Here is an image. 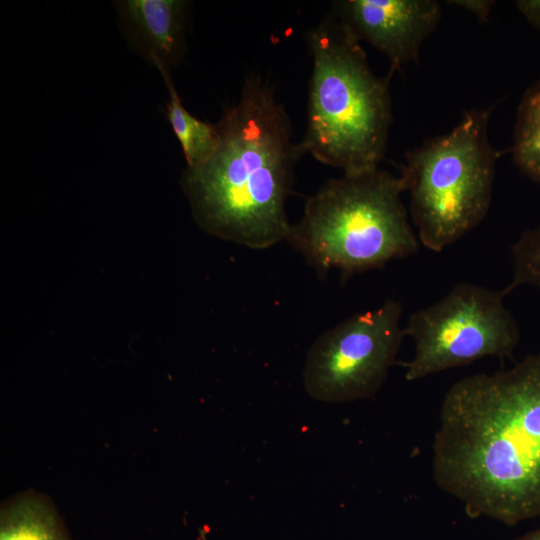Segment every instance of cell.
I'll return each mask as SVG.
<instances>
[{
	"label": "cell",
	"mask_w": 540,
	"mask_h": 540,
	"mask_svg": "<svg viewBox=\"0 0 540 540\" xmlns=\"http://www.w3.org/2000/svg\"><path fill=\"white\" fill-rule=\"evenodd\" d=\"M432 473L470 515L508 526L540 518V354L448 389Z\"/></svg>",
	"instance_id": "cell-1"
},
{
	"label": "cell",
	"mask_w": 540,
	"mask_h": 540,
	"mask_svg": "<svg viewBox=\"0 0 540 540\" xmlns=\"http://www.w3.org/2000/svg\"><path fill=\"white\" fill-rule=\"evenodd\" d=\"M216 127L215 151L183 176L195 219L207 232L251 249L287 240L286 201L303 154L274 88L259 75L246 77L238 102Z\"/></svg>",
	"instance_id": "cell-2"
},
{
	"label": "cell",
	"mask_w": 540,
	"mask_h": 540,
	"mask_svg": "<svg viewBox=\"0 0 540 540\" xmlns=\"http://www.w3.org/2000/svg\"><path fill=\"white\" fill-rule=\"evenodd\" d=\"M308 44L313 67L302 154L343 174L379 167L393 118L392 73L381 78L371 70L360 42L334 14L310 31Z\"/></svg>",
	"instance_id": "cell-3"
},
{
	"label": "cell",
	"mask_w": 540,
	"mask_h": 540,
	"mask_svg": "<svg viewBox=\"0 0 540 540\" xmlns=\"http://www.w3.org/2000/svg\"><path fill=\"white\" fill-rule=\"evenodd\" d=\"M402 176L379 167L326 181L308 197L287 241L318 273L342 277L383 267L419 249L401 200Z\"/></svg>",
	"instance_id": "cell-4"
},
{
	"label": "cell",
	"mask_w": 540,
	"mask_h": 540,
	"mask_svg": "<svg viewBox=\"0 0 540 540\" xmlns=\"http://www.w3.org/2000/svg\"><path fill=\"white\" fill-rule=\"evenodd\" d=\"M492 108L473 109L447 134L408 152L401 176L417 236L441 252L486 216L497 154L488 138Z\"/></svg>",
	"instance_id": "cell-5"
},
{
	"label": "cell",
	"mask_w": 540,
	"mask_h": 540,
	"mask_svg": "<svg viewBox=\"0 0 540 540\" xmlns=\"http://www.w3.org/2000/svg\"><path fill=\"white\" fill-rule=\"evenodd\" d=\"M504 289L459 283L434 304L413 312L404 327L414 342L405 378L416 381L483 357H510L520 339L504 304Z\"/></svg>",
	"instance_id": "cell-6"
},
{
	"label": "cell",
	"mask_w": 540,
	"mask_h": 540,
	"mask_svg": "<svg viewBox=\"0 0 540 540\" xmlns=\"http://www.w3.org/2000/svg\"><path fill=\"white\" fill-rule=\"evenodd\" d=\"M402 310L399 301L389 299L322 333L307 353L303 369L307 393L327 403L360 400L376 393L405 336Z\"/></svg>",
	"instance_id": "cell-7"
},
{
	"label": "cell",
	"mask_w": 540,
	"mask_h": 540,
	"mask_svg": "<svg viewBox=\"0 0 540 540\" xmlns=\"http://www.w3.org/2000/svg\"><path fill=\"white\" fill-rule=\"evenodd\" d=\"M334 7L333 14L357 41L388 58L391 72L418 59L441 19V5L434 0H345Z\"/></svg>",
	"instance_id": "cell-8"
},
{
	"label": "cell",
	"mask_w": 540,
	"mask_h": 540,
	"mask_svg": "<svg viewBox=\"0 0 540 540\" xmlns=\"http://www.w3.org/2000/svg\"><path fill=\"white\" fill-rule=\"evenodd\" d=\"M127 37L159 71L178 65L185 52L189 2L124 0L116 2Z\"/></svg>",
	"instance_id": "cell-9"
},
{
	"label": "cell",
	"mask_w": 540,
	"mask_h": 540,
	"mask_svg": "<svg viewBox=\"0 0 540 540\" xmlns=\"http://www.w3.org/2000/svg\"><path fill=\"white\" fill-rule=\"evenodd\" d=\"M0 540H69L52 505L39 495H20L0 513Z\"/></svg>",
	"instance_id": "cell-10"
},
{
	"label": "cell",
	"mask_w": 540,
	"mask_h": 540,
	"mask_svg": "<svg viewBox=\"0 0 540 540\" xmlns=\"http://www.w3.org/2000/svg\"><path fill=\"white\" fill-rule=\"evenodd\" d=\"M169 93L167 119L183 150L187 167H194L207 160L215 151L219 134L216 124L198 119L186 110L173 85L170 74L159 71Z\"/></svg>",
	"instance_id": "cell-11"
},
{
	"label": "cell",
	"mask_w": 540,
	"mask_h": 540,
	"mask_svg": "<svg viewBox=\"0 0 540 540\" xmlns=\"http://www.w3.org/2000/svg\"><path fill=\"white\" fill-rule=\"evenodd\" d=\"M511 152L516 166L540 184V79L519 104Z\"/></svg>",
	"instance_id": "cell-12"
},
{
	"label": "cell",
	"mask_w": 540,
	"mask_h": 540,
	"mask_svg": "<svg viewBox=\"0 0 540 540\" xmlns=\"http://www.w3.org/2000/svg\"><path fill=\"white\" fill-rule=\"evenodd\" d=\"M513 281L505 289L531 285L540 290V228L524 232L512 246Z\"/></svg>",
	"instance_id": "cell-13"
},
{
	"label": "cell",
	"mask_w": 540,
	"mask_h": 540,
	"mask_svg": "<svg viewBox=\"0 0 540 540\" xmlns=\"http://www.w3.org/2000/svg\"><path fill=\"white\" fill-rule=\"evenodd\" d=\"M449 5L459 7L473 14L478 20H488L495 2L492 0H453L447 1Z\"/></svg>",
	"instance_id": "cell-14"
},
{
	"label": "cell",
	"mask_w": 540,
	"mask_h": 540,
	"mask_svg": "<svg viewBox=\"0 0 540 540\" xmlns=\"http://www.w3.org/2000/svg\"><path fill=\"white\" fill-rule=\"evenodd\" d=\"M516 6L530 25L540 31V0H519Z\"/></svg>",
	"instance_id": "cell-15"
},
{
	"label": "cell",
	"mask_w": 540,
	"mask_h": 540,
	"mask_svg": "<svg viewBox=\"0 0 540 540\" xmlns=\"http://www.w3.org/2000/svg\"><path fill=\"white\" fill-rule=\"evenodd\" d=\"M514 540H540V529L528 532Z\"/></svg>",
	"instance_id": "cell-16"
}]
</instances>
